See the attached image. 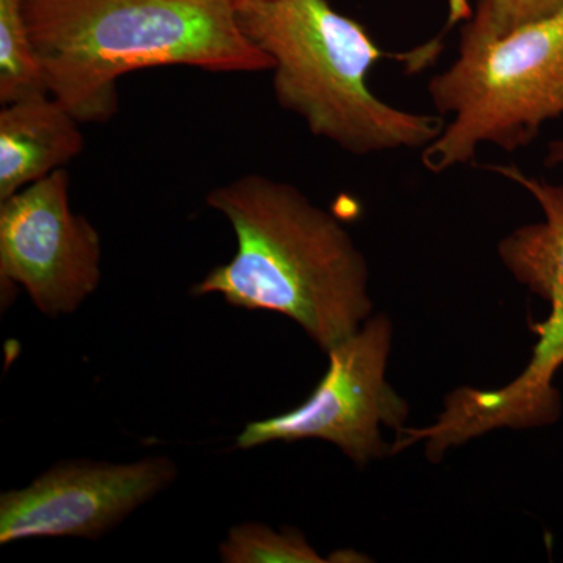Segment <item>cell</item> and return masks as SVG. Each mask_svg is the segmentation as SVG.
Wrapping results in <instances>:
<instances>
[{
    "instance_id": "obj_1",
    "label": "cell",
    "mask_w": 563,
    "mask_h": 563,
    "mask_svg": "<svg viewBox=\"0 0 563 563\" xmlns=\"http://www.w3.org/2000/svg\"><path fill=\"white\" fill-rule=\"evenodd\" d=\"M206 201L231 222L239 246L192 295L284 314L324 352L372 317L365 257L339 220L301 190L247 174L214 188Z\"/></svg>"
},
{
    "instance_id": "obj_2",
    "label": "cell",
    "mask_w": 563,
    "mask_h": 563,
    "mask_svg": "<svg viewBox=\"0 0 563 563\" xmlns=\"http://www.w3.org/2000/svg\"><path fill=\"white\" fill-rule=\"evenodd\" d=\"M25 18L47 91L80 122L113 118L118 80L133 70L274 68L232 0H29Z\"/></svg>"
},
{
    "instance_id": "obj_3",
    "label": "cell",
    "mask_w": 563,
    "mask_h": 563,
    "mask_svg": "<svg viewBox=\"0 0 563 563\" xmlns=\"http://www.w3.org/2000/svg\"><path fill=\"white\" fill-rule=\"evenodd\" d=\"M247 38L274 63V95L313 135L352 155L424 150L446 120L396 109L368 87V73L385 52L361 22L328 0H266L242 7Z\"/></svg>"
},
{
    "instance_id": "obj_4",
    "label": "cell",
    "mask_w": 563,
    "mask_h": 563,
    "mask_svg": "<svg viewBox=\"0 0 563 563\" xmlns=\"http://www.w3.org/2000/svg\"><path fill=\"white\" fill-rule=\"evenodd\" d=\"M457 58L428 85L442 133L421 151L428 172L468 165L483 144L515 152L563 117V13L498 35L479 3L463 20Z\"/></svg>"
},
{
    "instance_id": "obj_5",
    "label": "cell",
    "mask_w": 563,
    "mask_h": 563,
    "mask_svg": "<svg viewBox=\"0 0 563 563\" xmlns=\"http://www.w3.org/2000/svg\"><path fill=\"white\" fill-rule=\"evenodd\" d=\"M485 169L525 188L543 211L542 222L523 225L501 240L498 254L515 279L550 303V314L532 325L537 344L517 379L496 390L457 388L448 395L432 426L399 432L396 450L422 442L431 462L495 429L537 428L561 417V395L553 383L563 366V185L529 176L517 165Z\"/></svg>"
},
{
    "instance_id": "obj_6",
    "label": "cell",
    "mask_w": 563,
    "mask_h": 563,
    "mask_svg": "<svg viewBox=\"0 0 563 563\" xmlns=\"http://www.w3.org/2000/svg\"><path fill=\"white\" fill-rule=\"evenodd\" d=\"M391 339V321L384 314L369 317L328 351V372L301 406L247 422L235 446L246 451L277 442L324 440L358 466L391 455L380 428L401 432L409 417V406L385 379Z\"/></svg>"
},
{
    "instance_id": "obj_7",
    "label": "cell",
    "mask_w": 563,
    "mask_h": 563,
    "mask_svg": "<svg viewBox=\"0 0 563 563\" xmlns=\"http://www.w3.org/2000/svg\"><path fill=\"white\" fill-rule=\"evenodd\" d=\"M101 236L69 203L57 169L0 201V277L25 288L41 313L76 312L101 282Z\"/></svg>"
},
{
    "instance_id": "obj_8",
    "label": "cell",
    "mask_w": 563,
    "mask_h": 563,
    "mask_svg": "<svg viewBox=\"0 0 563 563\" xmlns=\"http://www.w3.org/2000/svg\"><path fill=\"white\" fill-rule=\"evenodd\" d=\"M179 468L166 455L132 463L58 462L27 487L0 495V544L21 540H98L169 487Z\"/></svg>"
},
{
    "instance_id": "obj_9",
    "label": "cell",
    "mask_w": 563,
    "mask_h": 563,
    "mask_svg": "<svg viewBox=\"0 0 563 563\" xmlns=\"http://www.w3.org/2000/svg\"><path fill=\"white\" fill-rule=\"evenodd\" d=\"M80 121L51 95L0 111V201L62 169L84 150Z\"/></svg>"
},
{
    "instance_id": "obj_10",
    "label": "cell",
    "mask_w": 563,
    "mask_h": 563,
    "mask_svg": "<svg viewBox=\"0 0 563 563\" xmlns=\"http://www.w3.org/2000/svg\"><path fill=\"white\" fill-rule=\"evenodd\" d=\"M29 0H0V102L49 95L29 36Z\"/></svg>"
},
{
    "instance_id": "obj_11",
    "label": "cell",
    "mask_w": 563,
    "mask_h": 563,
    "mask_svg": "<svg viewBox=\"0 0 563 563\" xmlns=\"http://www.w3.org/2000/svg\"><path fill=\"white\" fill-rule=\"evenodd\" d=\"M224 563H322L324 559L295 528L274 531L257 521L233 526L218 548Z\"/></svg>"
},
{
    "instance_id": "obj_12",
    "label": "cell",
    "mask_w": 563,
    "mask_h": 563,
    "mask_svg": "<svg viewBox=\"0 0 563 563\" xmlns=\"http://www.w3.org/2000/svg\"><path fill=\"white\" fill-rule=\"evenodd\" d=\"M498 35L563 13V0H477ZM451 22L472 13L466 0H450Z\"/></svg>"
},
{
    "instance_id": "obj_13",
    "label": "cell",
    "mask_w": 563,
    "mask_h": 563,
    "mask_svg": "<svg viewBox=\"0 0 563 563\" xmlns=\"http://www.w3.org/2000/svg\"><path fill=\"white\" fill-rule=\"evenodd\" d=\"M544 163L550 168H554V166L563 165V140H555L553 143L548 146L547 158H544Z\"/></svg>"
},
{
    "instance_id": "obj_14",
    "label": "cell",
    "mask_w": 563,
    "mask_h": 563,
    "mask_svg": "<svg viewBox=\"0 0 563 563\" xmlns=\"http://www.w3.org/2000/svg\"><path fill=\"white\" fill-rule=\"evenodd\" d=\"M235 3L236 9H242V7L254 5V3L266 2V0H232Z\"/></svg>"
}]
</instances>
